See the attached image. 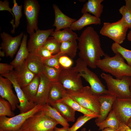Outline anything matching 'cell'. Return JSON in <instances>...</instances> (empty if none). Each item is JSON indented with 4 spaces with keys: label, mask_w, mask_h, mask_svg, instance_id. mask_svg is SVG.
<instances>
[{
    "label": "cell",
    "mask_w": 131,
    "mask_h": 131,
    "mask_svg": "<svg viewBox=\"0 0 131 131\" xmlns=\"http://www.w3.org/2000/svg\"><path fill=\"white\" fill-rule=\"evenodd\" d=\"M58 62L60 66L64 68L71 67L73 64V61L71 58L65 55L59 57Z\"/></svg>",
    "instance_id": "cell-40"
},
{
    "label": "cell",
    "mask_w": 131,
    "mask_h": 131,
    "mask_svg": "<svg viewBox=\"0 0 131 131\" xmlns=\"http://www.w3.org/2000/svg\"><path fill=\"white\" fill-rule=\"evenodd\" d=\"M119 122V126L117 129L118 131H131V129L128 127L125 124L120 121Z\"/></svg>",
    "instance_id": "cell-44"
},
{
    "label": "cell",
    "mask_w": 131,
    "mask_h": 131,
    "mask_svg": "<svg viewBox=\"0 0 131 131\" xmlns=\"http://www.w3.org/2000/svg\"><path fill=\"white\" fill-rule=\"evenodd\" d=\"M118 120L126 124L131 117V98H116L112 106Z\"/></svg>",
    "instance_id": "cell-13"
},
{
    "label": "cell",
    "mask_w": 131,
    "mask_h": 131,
    "mask_svg": "<svg viewBox=\"0 0 131 131\" xmlns=\"http://www.w3.org/2000/svg\"><path fill=\"white\" fill-rule=\"evenodd\" d=\"M40 75H36L27 85L21 88L25 96L30 102H34L40 82Z\"/></svg>",
    "instance_id": "cell-27"
},
{
    "label": "cell",
    "mask_w": 131,
    "mask_h": 131,
    "mask_svg": "<svg viewBox=\"0 0 131 131\" xmlns=\"http://www.w3.org/2000/svg\"><path fill=\"white\" fill-rule=\"evenodd\" d=\"M13 6L11 8V11L15 17V24L13 29L11 31L12 33L15 32V28L17 27L19 25L20 20L22 16V5H18L16 0H13Z\"/></svg>",
    "instance_id": "cell-34"
},
{
    "label": "cell",
    "mask_w": 131,
    "mask_h": 131,
    "mask_svg": "<svg viewBox=\"0 0 131 131\" xmlns=\"http://www.w3.org/2000/svg\"><path fill=\"white\" fill-rule=\"evenodd\" d=\"M11 82L8 78L0 76V95L1 97L6 99L10 104L12 110L14 111L19 103L17 97L12 89Z\"/></svg>",
    "instance_id": "cell-14"
},
{
    "label": "cell",
    "mask_w": 131,
    "mask_h": 131,
    "mask_svg": "<svg viewBox=\"0 0 131 131\" xmlns=\"http://www.w3.org/2000/svg\"><path fill=\"white\" fill-rule=\"evenodd\" d=\"M53 31V29L45 30L38 29L33 33L30 35L27 44L29 52H34L39 48L43 46Z\"/></svg>",
    "instance_id": "cell-15"
},
{
    "label": "cell",
    "mask_w": 131,
    "mask_h": 131,
    "mask_svg": "<svg viewBox=\"0 0 131 131\" xmlns=\"http://www.w3.org/2000/svg\"><path fill=\"white\" fill-rule=\"evenodd\" d=\"M26 64L29 69L35 75L43 74L44 65L41 57L34 52H29L25 60Z\"/></svg>",
    "instance_id": "cell-21"
},
{
    "label": "cell",
    "mask_w": 131,
    "mask_h": 131,
    "mask_svg": "<svg viewBox=\"0 0 131 131\" xmlns=\"http://www.w3.org/2000/svg\"><path fill=\"white\" fill-rule=\"evenodd\" d=\"M94 118L92 116L84 115L80 116L72 127L69 128L68 131H76L87 121Z\"/></svg>",
    "instance_id": "cell-39"
},
{
    "label": "cell",
    "mask_w": 131,
    "mask_h": 131,
    "mask_svg": "<svg viewBox=\"0 0 131 131\" xmlns=\"http://www.w3.org/2000/svg\"><path fill=\"white\" fill-rule=\"evenodd\" d=\"M97 67L105 72L109 73L117 79L123 77H131V66L126 63L124 59L119 53L110 57L107 54L98 61Z\"/></svg>",
    "instance_id": "cell-2"
},
{
    "label": "cell",
    "mask_w": 131,
    "mask_h": 131,
    "mask_svg": "<svg viewBox=\"0 0 131 131\" xmlns=\"http://www.w3.org/2000/svg\"><path fill=\"white\" fill-rule=\"evenodd\" d=\"M101 77L106 82L109 94L116 98H131V77L125 76L121 79H114L109 74L102 73Z\"/></svg>",
    "instance_id": "cell-4"
},
{
    "label": "cell",
    "mask_w": 131,
    "mask_h": 131,
    "mask_svg": "<svg viewBox=\"0 0 131 131\" xmlns=\"http://www.w3.org/2000/svg\"><path fill=\"white\" fill-rule=\"evenodd\" d=\"M0 116H8L12 117L15 116L12 111V107L7 100L0 97Z\"/></svg>",
    "instance_id": "cell-35"
},
{
    "label": "cell",
    "mask_w": 131,
    "mask_h": 131,
    "mask_svg": "<svg viewBox=\"0 0 131 131\" xmlns=\"http://www.w3.org/2000/svg\"><path fill=\"white\" fill-rule=\"evenodd\" d=\"M5 53L4 51H1L0 50V56L2 57H3L5 56Z\"/></svg>",
    "instance_id": "cell-49"
},
{
    "label": "cell",
    "mask_w": 131,
    "mask_h": 131,
    "mask_svg": "<svg viewBox=\"0 0 131 131\" xmlns=\"http://www.w3.org/2000/svg\"><path fill=\"white\" fill-rule=\"evenodd\" d=\"M61 44L53 37H49L43 46L55 55L60 52Z\"/></svg>",
    "instance_id": "cell-33"
},
{
    "label": "cell",
    "mask_w": 131,
    "mask_h": 131,
    "mask_svg": "<svg viewBox=\"0 0 131 131\" xmlns=\"http://www.w3.org/2000/svg\"><path fill=\"white\" fill-rule=\"evenodd\" d=\"M59 70L44 65L43 74L51 82L57 81Z\"/></svg>",
    "instance_id": "cell-36"
},
{
    "label": "cell",
    "mask_w": 131,
    "mask_h": 131,
    "mask_svg": "<svg viewBox=\"0 0 131 131\" xmlns=\"http://www.w3.org/2000/svg\"><path fill=\"white\" fill-rule=\"evenodd\" d=\"M127 38L128 40L131 41V30L129 31L127 34Z\"/></svg>",
    "instance_id": "cell-47"
},
{
    "label": "cell",
    "mask_w": 131,
    "mask_h": 131,
    "mask_svg": "<svg viewBox=\"0 0 131 131\" xmlns=\"http://www.w3.org/2000/svg\"><path fill=\"white\" fill-rule=\"evenodd\" d=\"M51 35L60 43L76 40L78 38L76 33L69 28L64 29L62 31H53Z\"/></svg>",
    "instance_id": "cell-29"
},
{
    "label": "cell",
    "mask_w": 131,
    "mask_h": 131,
    "mask_svg": "<svg viewBox=\"0 0 131 131\" xmlns=\"http://www.w3.org/2000/svg\"><path fill=\"white\" fill-rule=\"evenodd\" d=\"M74 69L90 84L93 91L99 96L103 94H109L106 87L102 83L97 75L89 70L85 62L80 58L76 61Z\"/></svg>",
    "instance_id": "cell-5"
},
{
    "label": "cell",
    "mask_w": 131,
    "mask_h": 131,
    "mask_svg": "<svg viewBox=\"0 0 131 131\" xmlns=\"http://www.w3.org/2000/svg\"><path fill=\"white\" fill-rule=\"evenodd\" d=\"M79 58L88 66L92 68L97 67V63L106 54L102 49L100 38L94 28L89 26L82 32L77 39Z\"/></svg>",
    "instance_id": "cell-1"
},
{
    "label": "cell",
    "mask_w": 131,
    "mask_h": 131,
    "mask_svg": "<svg viewBox=\"0 0 131 131\" xmlns=\"http://www.w3.org/2000/svg\"><path fill=\"white\" fill-rule=\"evenodd\" d=\"M53 6L55 14V21L53 25L56 27L55 31L69 28L72 24L76 20L64 14L56 5L54 4Z\"/></svg>",
    "instance_id": "cell-19"
},
{
    "label": "cell",
    "mask_w": 131,
    "mask_h": 131,
    "mask_svg": "<svg viewBox=\"0 0 131 131\" xmlns=\"http://www.w3.org/2000/svg\"><path fill=\"white\" fill-rule=\"evenodd\" d=\"M99 128V130H102L108 128H111L117 130L119 127V121L115 113L112 109L106 118L102 122L96 123Z\"/></svg>",
    "instance_id": "cell-31"
},
{
    "label": "cell",
    "mask_w": 131,
    "mask_h": 131,
    "mask_svg": "<svg viewBox=\"0 0 131 131\" xmlns=\"http://www.w3.org/2000/svg\"><path fill=\"white\" fill-rule=\"evenodd\" d=\"M7 11L9 12L12 15L13 19L10 22V23L12 24L13 27L14 25V16L11 11V8L9 7V2L8 0H5L2 1H0V11Z\"/></svg>",
    "instance_id": "cell-42"
},
{
    "label": "cell",
    "mask_w": 131,
    "mask_h": 131,
    "mask_svg": "<svg viewBox=\"0 0 131 131\" xmlns=\"http://www.w3.org/2000/svg\"><path fill=\"white\" fill-rule=\"evenodd\" d=\"M128 25L122 17L117 22L112 23L104 22L100 31L101 35L111 39L115 42L120 44L125 39L128 29Z\"/></svg>",
    "instance_id": "cell-7"
},
{
    "label": "cell",
    "mask_w": 131,
    "mask_h": 131,
    "mask_svg": "<svg viewBox=\"0 0 131 131\" xmlns=\"http://www.w3.org/2000/svg\"><path fill=\"white\" fill-rule=\"evenodd\" d=\"M66 91L71 97L82 107L99 116L100 104L99 96L93 91L90 87L83 86L76 91L66 89Z\"/></svg>",
    "instance_id": "cell-3"
},
{
    "label": "cell",
    "mask_w": 131,
    "mask_h": 131,
    "mask_svg": "<svg viewBox=\"0 0 131 131\" xmlns=\"http://www.w3.org/2000/svg\"><path fill=\"white\" fill-rule=\"evenodd\" d=\"M59 57L55 55H54L53 57L49 58H41V61L44 65L54 67L60 70L62 67L59 64Z\"/></svg>",
    "instance_id": "cell-37"
},
{
    "label": "cell",
    "mask_w": 131,
    "mask_h": 131,
    "mask_svg": "<svg viewBox=\"0 0 131 131\" xmlns=\"http://www.w3.org/2000/svg\"><path fill=\"white\" fill-rule=\"evenodd\" d=\"M103 0H88L84 4L81 10L82 13H90L100 18L103 11V6L101 4Z\"/></svg>",
    "instance_id": "cell-24"
},
{
    "label": "cell",
    "mask_w": 131,
    "mask_h": 131,
    "mask_svg": "<svg viewBox=\"0 0 131 131\" xmlns=\"http://www.w3.org/2000/svg\"><path fill=\"white\" fill-rule=\"evenodd\" d=\"M24 9L27 22L26 31L30 35L39 29L38 18L40 5L36 0H25L24 1Z\"/></svg>",
    "instance_id": "cell-10"
},
{
    "label": "cell",
    "mask_w": 131,
    "mask_h": 131,
    "mask_svg": "<svg viewBox=\"0 0 131 131\" xmlns=\"http://www.w3.org/2000/svg\"><path fill=\"white\" fill-rule=\"evenodd\" d=\"M111 48L114 53L120 54L126 61L127 64L131 66V50L127 49L117 43L114 42Z\"/></svg>",
    "instance_id": "cell-32"
},
{
    "label": "cell",
    "mask_w": 131,
    "mask_h": 131,
    "mask_svg": "<svg viewBox=\"0 0 131 131\" xmlns=\"http://www.w3.org/2000/svg\"><path fill=\"white\" fill-rule=\"evenodd\" d=\"M57 101L66 103L75 111H77L83 114L84 115L92 116L94 118H97L99 117L98 115L82 107L71 97L67 93L66 90L64 93L62 98Z\"/></svg>",
    "instance_id": "cell-25"
},
{
    "label": "cell",
    "mask_w": 131,
    "mask_h": 131,
    "mask_svg": "<svg viewBox=\"0 0 131 131\" xmlns=\"http://www.w3.org/2000/svg\"><path fill=\"white\" fill-rule=\"evenodd\" d=\"M66 89L58 81L51 82L48 99V103L50 104L62 98Z\"/></svg>",
    "instance_id": "cell-26"
},
{
    "label": "cell",
    "mask_w": 131,
    "mask_h": 131,
    "mask_svg": "<svg viewBox=\"0 0 131 131\" xmlns=\"http://www.w3.org/2000/svg\"><path fill=\"white\" fill-rule=\"evenodd\" d=\"M130 91L131 92V87H130Z\"/></svg>",
    "instance_id": "cell-51"
},
{
    "label": "cell",
    "mask_w": 131,
    "mask_h": 131,
    "mask_svg": "<svg viewBox=\"0 0 131 131\" xmlns=\"http://www.w3.org/2000/svg\"><path fill=\"white\" fill-rule=\"evenodd\" d=\"M126 125L129 128L131 129V117L129 119Z\"/></svg>",
    "instance_id": "cell-48"
},
{
    "label": "cell",
    "mask_w": 131,
    "mask_h": 131,
    "mask_svg": "<svg viewBox=\"0 0 131 131\" xmlns=\"http://www.w3.org/2000/svg\"><path fill=\"white\" fill-rule=\"evenodd\" d=\"M40 83L34 102L36 105H43L48 103V99L51 82L43 74L40 75Z\"/></svg>",
    "instance_id": "cell-16"
},
{
    "label": "cell",
    "mask_w": 131,
    "mask_h": 131,
    "mask_svg": "<svg viewBox=\"0 0 131 131\" xmlns=\"http://www.w3.org/2000/svg\"><path fill=\"white\" fill-rule=\"evenodd\" d=\"M119 11L126 22L128 28L131 29V7L123 5L119 9Z\"/></svg>",
    "instance_id": "cell-38"
},
{
    "label": "cell",
    "mask_w": 131,
    "mask_h": 131,
    "mask_svg": "<svg viewBox=\"0 0 131 131\" xmlns=\"http://www.w3.org/2000/svg\"><path fill=\"white\" fill-rule=\"evenodd\" d=\"M57 81L63 86L66 90L76 91L82 88L81 77L73 67H62L60 70Z\"/></svg>",
    "instance_id": "cell-9"
},
{
    "label": "cell",
    "mask_w": 131,
    "mask_h": 131,
    "mask_svg": "<svg viewBox=\"0 0 131 131\" xmlns=\"http://www.w3.org/2000/svg\"><path fill=\"white\" fill-rule=\"evenodd\" d=\"M42 106L36 105L33 108L29 111L20 113L12 117L0 116V129L6 131H15L20 130L28 119L40 111Z\"/></svg>",
    "instance_id": "cell-8"
},
{
    "label": "cell",
    "mask_w": 131,
    "mask_h": 131,
    "mask_svg": "<svg viewBox=\"0 0 131 131\" xmlns=\"http://www.w3.org/2000/svg\"><path fill=\"white\" fill-rule=\"evenodd\" d=\"M102 131H118L117 130L111 128H105L102 130Z\"/></svg>",
    "instance_id": "cell-46"
},
{
    "label": "cell",
    "mask_w": 131,
    "mask_h": 131,
    "mask_svg": "<svg viewBox=\"0 0 131 131\" xmlns=\"http://www.w3.org/2000/svg\"><path fill=\"white\" fill-rule=\"evenodd\" d=\"M14 68V75L21 88L29 84L36 75L28 68L25 60L22 65Z\"/></svg>",
    "instance_id": "cell-17"
},
{
    "label": "cell",
    "mask_w": 131,
    "mask_h": 131,
    "mask_svg": "<svg viewBox=\"0 0 131 131\" xmlns=\"http://www.w3.org/2000/svg\"><path fill=\"white\" fill-rule=\"evenodd\" d=\"M69 127H63L61 128H58L55 127L52 131H68Z\"/></svg>",
    "instance_id": "cell-45"
},
{
    "label": "cell",
    "mask_w": 131,
    "mask_h": 131,
    "mask_svg": "<svg viewBox=\"0 0 131 131\" xmlns=\"http://www.w3.org/2000/svg\"><path fill=\"white\" fill-rule=\"evenodd\" d=\"M14 67L11 65L7 63H0V75L8 74L13 70Z\"/></svg>",
    "instance_id": "cell-43"
},
{
    "label": "cell",
    "mask_w": 131,
    "mask_h": 131,
    "mask_svg": "<svg viewBox=\"0 0 131 131\" xmlns=\"http://www.w3.org/2000/svg\"><path fill=\"white\" fill-rule=\"evenodd\" d=\"M1 76L8 78L12 82L19 101V104L17 106V107L19 110L20 113L27 112L35 106V103L29 101L26 97L21 87L14 77L13 70L8 74Z\"/></svg>",
    "instance_id": "cell-11"
},
{
    "label": "cell",
    "mask_w": 131,
    "mask_h": 131,
    "mask_svg": "<svg viewBox=\"0 0 131 131\" xmlns=\"http://www.w3.org/2000/svg\"><path fill=\"white\" fill-rule=\"evenodd\" d=\"M116 98L115 96L109 94L99 96L100 113L99 117L95 120L96 123L102 122L106 118L112 109L113 105Z\"/></svg>",
    "instance_id": "cell-18"
},
{
    "label": "cell",
    "mask_w": 131,
    "mask_h": 131,
    "mask_svg": "<svg viewBox=\"0 0 131 131\" xmlns=\"http://www.w3.org/2000/svg\"><path fill=\"white\" fill-rule=\"evenodd\" d=\"M24 34L22 32L18 36L12 37L5 32L1 33L0 36L2 41L0 48L5 52L7 56L13 57L21 44Z\"/></svg>",
    "instance_id": "cell-12"
},
{
    "label": "cell",
    "mask_w": 131,
    "mask_h": 131,
    "mask_svg": "<svg viewBox=\"0 0 131 131\" xmlns=\"http://www.w3.org/2000/svg\"><path fill=\"white\" fill-rule=\"evenodd\" d=\"M27 35L24 34L20 48L14 59L10 63L15 68L22 65L28 57L29 52L27 48Z\"/></svg>",
    "instance_id": "cell-23"
},
{
    "label": "cell",
    "mask_w": 131,
    "mask_h": 131,
    "mask_svg": "<svg viewBox=\"0 0 131 131\" xmlns=\"http://www.w3.org/2000/svg\"><path fill=\"white\" fill-rule=\"evenodd\" d=\"M58 124L56 120L40 111L28 119L20 129L24 131H52Z\"/></svg>",
    "instance_id": "cell-6"
},
{
    "label": "cell",
    "mask_w": 131,
    "mask_h": 131,
    "mask_svg": "<svg viewBox=\"0 0 131 131\" xmlns=\"http://www.w3.org/2000/svg\"><path fill=\"white\" fill-rule=\"evenodd\" d=\"M101 23L100 18L86 13L83 14L79 19L73 23L69 28L73 31H79L88 25L92 24L100 25Z\"/></svg>",
    "instance_id": "cell-20"
},
{
    "label": "cell",
    "mask_w": 131,
    "mask_h": 131,
    "mask_svg": "<svg viewBox=\"0 0 131 131\" xmlns=\"http://www.w3.org/2000/svg\"><path fill=\"white\" fill-rule=\"evenodd\" d=\"M78 44L76 40L62 42L61 43L60 51L56 54L57 57L66 55L71 58L75 57L76 55Z\"/></svg>",
    "instance_id": "cell-30"
},
{
    "label": "cell",
    "mask_w": 131,
    "mask_h": 131,
    "mask_svg": "<svg viewBox=\"0 0 131 131\" xmlns=\"http://www.w3.org/2000/svg\"><path fill=\"white\" fill-rule=\"evenodd\" d=\"M0 131H4L1 129H0ZM23 131L22 130L20 129L19 130L16 131Z\"/></svg>",
    "instance_id": "cell-50"
},
{
    "label": "cell",
    "mask_w": 131,
    "mask_h": 131,
    "mask_svg": "<svg viewBox=\"0 0 131 131\" xmlns=\"http://www.w3.org/2000/svg\"><path fill=\"white\" fill-rule=\"evenodd\" d=\"M34 52L42 58H49L53 57L54 55L43 46L39 48Z\"/></svg>",
    "instance_id": "cell-41"
},
{
    "label": "cell",
    "mask_w": 131,
    "mask_h": 131,
    "mask_svg": "<svg viewBox=\"0 0 131 131\" xmlns=\"http://www.w3.org/2000/svg\"><path fill=\"white\" fill-rule=\"evenodd\" d=\"M50 105L68 122L74 121L76 111L67 104L63 102L56 101Z\"/></svg>",
    "instance_id": "cell-22"
},
{
    "label": "cell",
    "mask_w": 131,
    "mask_h": 131,
    "mask_svg": "<svg viewBox=\"0 0 131 131\" xmlns=\"http://www.w3.org/2000/svg\"><path fill=\"white\" fill-rule=\"evenodd\" d=\"M40 111L56 120L63 127H69V125L68 122L56 109L49 105V104L42 105Z\"/></svg>",
    "instance_id": "cell-28"
}]
</instances>
